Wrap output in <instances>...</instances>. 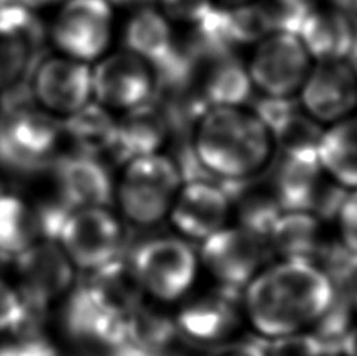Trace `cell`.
I'll list each match as a JSON object with an SVG mask.
<instances>
[{"instance_id":"obj_1","label":"cell","mask_w":357,"mask_h":356,"mask_svg":"<svg viewBox=\"0 0 357 356\" xmlns=\"http://www.w3.org/2000/svg\"><path fill=\"white\" fill-rule=\"evenodd\" d=\"M190 132L197 162L229 198L265 175L278 154L271 129L248 105L207 107Z\"/></svg>"},{"instance_id":"obj_2","label":"cell","mask_w":357,"mask_h":356,"mask_svg":"<svg viewBox=\"0 0 357 356\" xmlns=\"http://www.w3.org/2000/svg\"><path fill=\"white\" fill-rule=\"evenodd\" d=\"M333 298V284L314 262L280 260L243 289V314L264 339H276L309 329Z\"/></svg>"},{"instance_id":"obj_3","label":"cell","mask_w":357,"mask_h":356,"mask_svg":"<svg viewBox=\"0 0 357 356\" xmlns=\"http://www.w3.org/2000/svg\"><path fill=\"white\" fill-rule=\"evenodd\" d=\"M181 186L173 157L155 152L124 163L123 175L114 186V200L130 223L149 228L168 217Z\"/></svg>"},{"instance_id":"obj_4","label":"cell","mask_w":357,"mask_h":356,"mask_svg":"<svg viewBox=\"0 0 357 356\" xmlns=\"http://www.w3.org/2000/svg\"><path fill=\"white\" fill-rule=\"evenodd\" d=\"M246 69L254 93L266 99H298L315 60L298 34L278 29L254 44Z\"/></svg>"},{"instance_id":"obj_5","label":"cell","mask_w":357,"mask_h":356,"mask_svg":"<svg viewBox=\"0 0 357 356\" xmlns=\"http://www.w3.org/2000/svg\"><path fill=\"white\" fill-rule=\"evenodd\" d=\"M130 265L144 295L174 303L187 297L199 270V258L178 237H155L132 253Z\"/></svg>"},{"instance_id":"obj_6","label":"cell","mask_w":357,"mask_h":356,"mask_svg":"<svg viewBox=\"0 0 357 356\" xmlns=\"http://www.w3.org/2000/svg\"><path fill=\"white\" fill-rule=\"evenodd\" d=\"M50 35L61 55L93 65L112 50L113 5L108 0H65Z\"/></svg>"},{"instance_id":"obj_7","label":"cell","mask_w":357,"mask_h":356,"mask_svg":"<svg viewBox=\"0 0 357 356\" xmlns=\"http://www.w3.org/2000/svg\"><path fill=\"white\" fill-rule=\"evenodd\" d=\"M93 68V101L124 115L155 101L160 84L157 69L127 49L108 52Z\"/></svg>"},{"instance_id":"obj_8","label":"cell","mask_w":357,"mask_h":356,"mask_svg":"<svg viewBox=\"0 0 357 356\" xmlns=\"http://www.w3.org/2000/svg\"><path fill=\"white\" fill-rule=\"evenodd\" d=\"M55 242L74 267L96 272L121 256L123 228L107 207L69 209Z\"/></svg>"},{"instance_id":"obj_9","label":"cell","mask_w":357,"mask_h":356,"mask_svg":"<svg viewBox=\"0 0 357 356\" xmlns=\"http://www.w3.org/2000/svg\"><path fill=\"white\" fill-rule=\"evenodd\" d=\"M63 126L31 104L8 107L0 118V163L15 170H36L49 162L60 142Z\"/></svg>"},{"instance_id":"obj_10","label":"cell","mask_w":357,"mask_h":356,"mask_svg":"<svg viewBox=\"0 0 357 356\" xmlns=\"http://www.w3.org/2000/svg\"><path fill=\"white\" fill-rule=\"evenodd\" d=\"M271 256L273 250L265 239L237 225L202 240L199 260L216 284L243 290Z\"/></svg>"},{"instance_id":"obj_11","label":"cell","mask_w":357,"mask_h":356,"mask_svg":"<svg viewBox=\"0 0 357 356\" xmlns=\"http://www.w3.org/2000/svg\"><path fill=\"white\" fill-rule=\"evenodd\" d=\"M243 319V290L218 284L213 290L183 303L174 325L188 344L213 347L231 341Z\"/></svg>"},{"instance_id":"obj_12","label":"cell","mask_w":357,"mask_h":356,"mask_svg":"<svg viewBox=\"0 0 357 356\" xmlns=\"http://www.w3.org/2000/svg\"><path fill=\"white\" fill-rule=\"evenodd\" d=\"M305 115L323 127L357 113V68L349 59L315 61L298 94Z\"/></svg>"},{"instance_id":"obj_13","label":"cell","mask_w":357,"mask_h":356,"mask_svg":"<svg viewBox=\"0 0 357 356\" xmlns=\"http://www.w3.org/2000/svg\"><path fill=\"white\" fill-rule=\"evenodd\" d=\"M31 94L40 109L65 119L93 101V68L61 54L47 57L38 61Z\"/></svg>"},{"instance_id":"obj_14","label":"cell","mask_w":357,"mask_h":356,"mask_svg":"<svg viewBox=\"0 0 357 356\" xmlns=\"http://www.w3.org/2000/svg\"><path fill=\"white\" fill-rule=\"evenodd\" d=\"M71 260L55 240H41L16 256L22 294L35 306H47L68 294L74 283Z\"/></svg>"},{"instance_id":"obj_15","label":"cell","mask_w":357,"mask_h":356,"mask_svg":"<svg viewBox=\"0 0 357 356\" xmlns=\"http://www.w3.org/2000/svg\"><path fill=\"white\" fill-rule=\"evenodd\" d=\"M231 212L232 200L220 184L193 181L178 188L168 218L183 237L202 242L227 226Z\"/></svg>"},{"instance_id":"obj_16","label":"cell","mask_w":357,"mask_h":356,"mask_svg":"<svg viewBox=\"0 0 357 356\" xmlns=\"http://www.w3.org/2000/svg\"><path fill=\"white\" fill-rule=\"evenodd\" d=\"M129 316L119 313L91 284H86L69 297L65 327L82 344L98 346L110 352L124 339Z\"/></svg>"},{"instance_id":"obj_17","label":"cell","mask_w":357,"mask_h":356,"mask_svg":"<svg viewBox=\"0 0 357 356\" xmlns=\"http://www.w3.org/2000/svg\"><path fill=\"white\" fill-rule=\"evenodd\" d=\"M191 79H196L199 99L206 107H232L250 103L254 88L246 63L232 50L196 54Z\"/></svg>"},{"instance_id":"obj_18","label":"cell","mask_w":357,"mask_h":356,"mask_svg":"<svg viewBox=\"0 0 357 356\" xmlns=\"http://www.w3.org/2000/svg\"><path fill=\"white\" fill-rule=\"evenodd\" d=\"M63 205L69 209L107 207L114 200V184L98 156L71 154L55 163Z\"/></svg>"},{"instance_id":"obj_19","label":"cell","mask_w":357,"mask_h":356,"mask_svg":"<svg viewBox=\"0 0 357 356\" xmlns=\"http://www.w3.org/2000/svg\"><path fill=\"white\" fill-rule=\"evenodd\" d=\"M296 34L315 61L349 59L356 49V21L331 5H312Z\"/></svg>"},{"instance_id":"obj_20","label":"cell","mask_w":357,"mask_h":356,"mask_svg":"<svg viewBox=\"0 0 357 356\" xmlns=\"http://www.w3.org/2000/svg\"><path fill=\"white\" fill-rule=\"evenodd\" d=\"M273 177V195L284 212H312L329 181L318 154L284 156Z\"/></svg>"},{"instance_id":"obj_21","label":"cell","mask_w":357,"mask_h":356,"mask_svg":"<svg viewBox=\"0 0 357 356\" xmlns=\"http://www.w3.org/2000/svg\"><path fill=\"white\" fill-rule=\"evenodd\" d=\"M173 131L165 110L152 101L151 104L127 112L118 119V135L112 152L123 163L139 156L162 152Z\"/></svg>"},{"instance_id":"obj_22","label":"cell","mask_w":357,"mask_h":356,"mask_svg":"<svg viewBox=\"0 0 357 356\" xmlns=\"http://www.w3.org/2000/svg\"><path fill=\"white\" fill-rule=\"evenodd\" d=\"M123 41L124 49L149 61L155 69L173 59L178 50L174 24L157 6L130 13Z\"/></svg>"},{"instance_id":"obj_23","label":"cell","mask_w":357,"mask_h":356,"mask_svg":"<svg viewBox=\"0 0 357 356\" xmlns=\"http://www.w3.org/2000/svg\"><path fill=\"white\" fill-rule=\"evenodd\" d=\"M318 158L329 179L343 188H357V113L324 127Z\"/></svg>"},{"instance_id":"obj_24","label":"cell","mask_w":357,"mask_h":356,"mask_svg":"<svg viewBox=\"0 0 357 356\" xmlns=\"http://www.w3.org/2000/svg\"><path fill=\"white\" fill-rule=\"evenodd\" d=\"M323 242V221L315 214L303 211L280 214L270 236L273 254L282 260L314 262Z\"/></svg>"},{"instance_id":"obj_25","label":"cell","mask_w":357,"mask_h":356,"mask_svg":"<svg viewBox=\"0 0 357 356\" xmlns=\"http://www.w3.org/2000/svg\"><path fill=\"white\" fill-rule=\"evenodd\" d=\"M63 132L75 144L79 152L99 156L112 151L116 143L118 118L105 107L91 101L84 109L65 118L61 123Z\"/></svg>"},{"instance_id":"obj_26","label":"cell","mask_w":357,"mask_h":356,"mask_svg":"<svg viewBox=\"0 0 357 356\" xmlns=\"http://www.w3.org/2000/svg\"><path fill=\"white\" fill-rule=\"evenodd\" d=\"M222 24L227 41L231 46H250L264 40L265 36L279 29L278 6L264 3V0L234 6V8H222Z\"/></svg>"},{"instance_id":"obj_27","label":"cell","mask_w":357,"mask_h":356,"mask_svg":"<svg viewBox=\"0 0 357 356\" xmlns=\"http://www.w3.org/2000/svg\"><path fill=\"white\" fill-rule=\"evenodd\" d=\"M40 218L25 202L10 193H0V251L17 256L35 244Z\"/></svg>"},{"instance_id":"obj_28","label":"cell","mask_w":357,"mask_h":356,"mask_svg":"<svg viewBox=\"0 0 357 356\" xmlns=\"http://www.w3.org/2000/svg\"><path fill=\"white\" fill-rule=\"evenodd\" d=\"M41 35L0 31V93L16 90L36 63Z\"/></svg>"},{"instance_id":"obj_29","label":"cell","mask_w":357,"mask_h":356,"mask_svg":"<svg viewBox=\"0 0 357 356\" xmlns=\"http://www.w3.org/2000/svg\"><path fill=\"white\" fill-rule=\"evenodd\" d=\"M353 298L340 292H334V298L328 309L320 316L307 332L320 344L324 356H340L349 333L356 325Z\"/></svg>"},{"instance_id":"obj_30","label":"cell","mask_w":357,"mask_h":356,"mask_svg":"<svg viewBox=\"0 0 357 356\" xmlns=\"http://www.w3.org/2000/svg\"><path fill=\"white\" fill-rule=\"evenodd\" d=\"M250 186L251 184H248L246 187L241 188L232 200V206L234 202H237L238 226L265 239L270 244L273 228L284 211L273 193L248 192Z\"/></svg>"},{"instance_id":"obj_31","label":"cell","mask_w":357,"mask_h":356,"mask_svg":"<svg viewBox=\"0 0 357 356\" xmlns=\"http://www.w3.org/2000/svg\"><path fill=\"white\" fill-rule=\"evenodd\" d=\"M324 127L298 109L273 131L278 151L284 156L318 154Z\"/></svg>"},{"instance_id":"obj_32","label":"cell","mask_w":357,"mask_h":356,"mask_svg":"<svg viewBox=\"0 0 357 356\" xmlns=\"http://www.w3.org/2000/svg\"><path fill=\"white\" fill-rule=\"evenodd\" d=\"M314 264L320 269L334 288V292L351 297L357 284V251L340 239L323 242Z\"/></svg>"},{"instance_id":"obj_33","label":"cell","mask_w":357,"mask_h":356,"mask_svg":"<svg viewBox=\"0 0 357 356\" xmlns=\"http://www.w3.org/2000/svg\"><path fill=\"white\" fill-rule=\"evenodd\" d=\"M216 0H155V6L173 24L190 27L204 21L216 8Z\"/></svg>"},{"instance_id":"obj_34","label":"cell","mask_w":357,"mask_h":356,"mask_svg":"<svg viewBox=\"0 0 357 356\" xmlns=\"http://www.w3.org/2000/svg\"><path fill=\"white\" fill-rule=\"evenodd\" d=\"M270 341L271 344L265 347L266 356H324L320 344L307 329Z\"/></svg>"},{"instance_id":"obj_35","label":"cell","mask_w":357,"mask_h":356,"mask_svg":"<svg viewBox=\"0 0 357 356\" xmlns=\"http://www.w3.org/2000/svg\"><path fill=\"white\" fill-rule=\"evenodd\" d=\"M27 319V306L19 292L0 279V333L21 327Z\"/></svg>"},{"instance_id":"obj_36","label":"cell","mask_w":357,"mask_h":356,"mask_svg":"<svg viewBox=\"0 0 357 356\" xmlns=\"http://www.w3.org/2000/svg\"><path fill=\"white\" fill-rule=\"evenodd\" d=\"M335 221L340 231L339 239L357 251V188L348 190Z\"/></svg>"},{"instance_id":"obj_37","label":"cell","mask_w":357,"mask_h":356,"mask_svg":"<svg viewBox=\"0 0 357 356\" xmlns=\"http://www.w3.org/2000/svg\"><path fill=\"white\" fill-rule=\"evenodd\" d=\"M204 356H266L265 347L254 341H226L213 346Z\"/></svg>"},{"instance_id":"obj_38","label":"cell","mask_w":357,"mask_h":356,"mask_svg":"<svg viewBox=\"0 0 357 356\" xmlns=\"http://www.w3.org/2000/svg\"><path fill=\"white\" fill-rule=\"evenodd\" d=\"M0 356H54V353L41 342H22L0 346Z\"/></svg>"},{"instance_id":"obj_39","label":"cell","mask_w":357,"mask_h":356,"mask_svg":"<svg viewBox=\"0 0 357 356\" xmlns=\"http://www.w3.org/2000/svg\"><path fill=\"white\" fill-rule=\"evenodd\" d=\"M113 5V8H123V10H129L137 11L146 8V6H155V0H108Z\"/></svg>"},{"instance_id":"obj_40","label":"cell","mask_w":357,"mask_h":356,"mask_svg":"<svg viewBox=\"0 0 357 356\" xmlns=\"http://www.w3.org/2000/svg\"><path fill=\"white\" fill-rule=\"evenodd\" d=\"M331 6H334V8L345 13V15L351 16L354 21L357 19V0H333Z\"/></svg>"},{"instance_id":"obj_41","label":"cell","mask_w":357,"mask_h":356,"mask_svg":"<svg viewBox=\"0 0 357 356\" xmlns=\"http://www.w3.org/2000/svg\"><path fill=\"white\" fill-rule=\"evenodd\" d=\"M343 356H357V323L349 333L345 347H343Z\"/></svg>"},{"instance_id":"obj_42","label":"cell","mask_w":357,"mask_h":356,"mask_svg":"<svg viewBox=\"0 0 357 356\" xmlns=\"http://www.w3.org/2000/svg\"><path fill=\"white\" fill-rule=\"evenodd\" d=\"M21 2L24 5H27L29 8L36 11V10L49 8V6H54V5H61L65 0H21Z\"/></svg>"},{"instance_id":"obj_43","label":"cell","mask_w":357,"mask_h":356,"mask_svg":"<svg viewBox=\"0 0 357 356\" xmlns=\"http://www.w3.org/2000/svg\"><path fill=\"white\" fill-rule=\"evenodd\" d=\"M273 2L284 8H301V6L310 5V0H273Z\"/></svg>"},{"instance_id":"obj_44","label":"cell","mask_w":357,"mask_h":356,"mask_svg":"<svg viewBox=\"0 0 357 356\" xmlns=\"http://www.w3.org/2000/svg\"><path fill=\"white\" fill-rule=\"evenodd\" d=\"M250 2H254V0H216V3L222 6V8H234V6H240Z\"/></svg>"},{"instance_id":"obj_45","label":"cell","mask_w":357,"mask_h":356,"mask_svg":"<svg viewBox=\"0 0 357 356\" xmlns=\"http://www.w3.org/2000/svg\"><path fill=\"white\" fill-rule=\"evenodd\" d=\"M351 298H353V303H354V306H356V309H357V284L354 285L353 294H351Z\"/></svg>"},{"instance_id":"obj_46","label":"cell","mask_w":357,"mask_h":356,"mask_svg":"<svg viewBox=\"0 0 357 356\" xmlns=\"http://www.w3.org/2000/svg\"><path fill=\"white\" fill-rule=\"evenodd\" d=\"M356 52H357V19H356Z\"/></svg>"},{"instance_id":"obj_47","label":"cell","mask_w":357,"mask_h":356,"mask_svg":"<svg viewBox=\"0 0 357 356\" xmlns=\"http://www.w3.org/2000/svg\"><path fill=\"white\" fill-rule=\"evenodd\" d=\"M342 356H343V355H342Z\"/></svg>"}]
</instances>
